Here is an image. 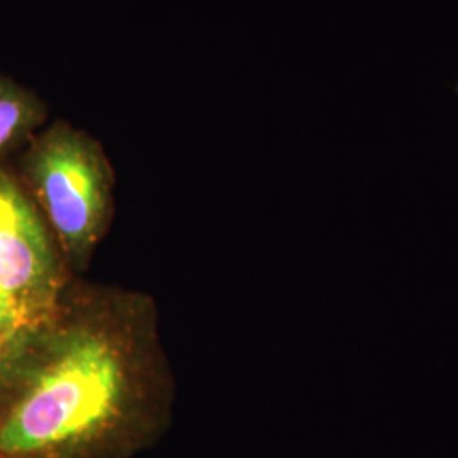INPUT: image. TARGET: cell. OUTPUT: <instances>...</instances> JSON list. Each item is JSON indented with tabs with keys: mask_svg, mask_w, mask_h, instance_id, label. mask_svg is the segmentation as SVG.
<instances>
[{
	"mask_svg": "<svg viewBox=\"0 0 458 458\" xmlns=\"http://www.w3.org/2000/svg\"><path fill=\"white\" fill-rule=\"evenodd\" d=\"M115 323L77 316L36 327L0 365V458H126L162 411Z\"/></svg>",
	"mask_w": 458,
	"mask_h": 458,
	"instance_id": "obj_1",
	"label": "cell"
},
{
	"mask_svg": "<svg viewBox=\"0 0 458 458\" xmlns=\"http://www.w3.org/2000/svg\"><path fill=\"white\" fill-rule=\"evenodd\" d=\"M26 172L66 251L73 260L85 257L111 213L113 175L100 147L90 136L56 124L34 141Z\"/></svg>",
	"mask_w": 458,
	"mask_h": 458,
	"instance_id": "obj_2",
	"label": "cell"
},
{
	"mask_svg": "<svg viewBox=\"0 0 458 458\" xmlns=\"http://www.w3.org/2000/svg\"><path fill=\"white\" fill-rule=\"evenodd\" d=\"M56 289V262L39 217L16 185L0 177V294L43 325Z\"/></svg>",
	"mask_w": 458,
	"mask_h": 458,
	"instance_id": "obj_3",
	"label": "cell"
},
{
	"mask_svg": "<svg viewBox=\"0 0 458 458\" xmlns=\"http://www.w3.org/2000/svg\"><path fill=\"white\" fill-rule=\"evenodd\" d=\"M45 119L41 100L0 75V155L16 148Z\"/></svg>",
	"mask_w": 458,
	"mask_h": 458,
	"instance_id": "obj_4",
	"label": "cell"
},
{
	"mask_svg": "<svg viewBox=\"0 0 458 458\" xmlns=\"http://www.w3.org/2000/svg\"><path fill=\"white\" fill-rule=\"evenodd\" d=\"M38 327L41 325H36L11 297L0 294V361L5 360Z\"/></svg>",
	"mask_w": 458,
	"mask_h": 458,
	"instance_id": "obj_5",
	"label": "cell"
},
{
	"mask_svg": "<svg viewBox=\"0 0 458 458\" xmlns=\"http://www.w3.org/2000/svg\"><path fill=\"white\" fill-rule=\"evenodd\" d=\"M2 363H4V361H0V365H2Z\"/></svg>",
	"mask_w": 458,
	"mask_h": 458,
	"instance_id": "obj_6",
	"label": "cell"
}]
</instances>
